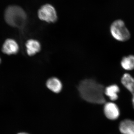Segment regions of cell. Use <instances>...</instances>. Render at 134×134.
Returning a JSON list of instances; mask_svg holds the SVG:
<instances>
[{
	"mask_svg": "<svg viewBox=\"0 0 134 134\" xmlns=\"http://www.w3.org/2000/svg\"><path fill=\"white\" fill-rule=\"evenodd\" d=\"M77 90L81 98L87 102L97 104L105 102L104 87L94 79L82 80L77 85Z\"/></svg>",
	"mask_w": 134,
	"mask_h": 134,
	"instance_id": "6da1fadb",
	"label": "cell"
},
{
	"mask_svg": "<svg viewBox=\"0 0 134 134\" xmlns=\"http://www.w3.org/2000/svg\"><path fill=\"white\" fill-rule=\"evenodd\" d=\"M4 18L8 24L20 29L24 28L27 22L26 12L21 7L16 5L9 6L7 8Z\"/></svg>",
	"mask_w": 134,
	"mask_h": 134,
	"instance_id": "7a4b0ae2",
	"label": "cell"
},
{
	"mask_svg": "<svg viewBox=\"0 0 134 134\" xmlns=\"http://www.w3.org/2000/svg\"><path fill=\"white\" fill-rule=\"evenodd\" d=\"M110 31L113 37L117 41L124 42L130 38V32L121 19L113 22L110 26Z\"/></svg>",
	"mask_w": 134,
	"mask_h": 134,
	"instance_id": "3957f363",
	"label": "cell"
},
{
	"mask_svg": "<svg viewBox=\"0 0 134 134\" xmlns=\"http://www.w3.org/2000/svg\"><path fill=\"white\" fill-rule=\"evenodd\" d=\"M38 16L41 21L48 23H53L58 19L55 9L52 5L49 4H46L41 6L38 10Z\"/></svg>",
	"mask_w": 134,
	"mask_h": 134,
	"instance_id": "277c9868",
	"label": "cell"
},
{
	"mask_svg": "<svg viewBox=\"0 0 134 134\" xmlns=\"http://www.w3.org/2000/svg\"><path fill=\"white\" fill-rule=\"evenodd\" d=\"M104 113L107 118L110 120H117L120 116V110L117 105L112 102L105 104Z\"/></svg>",
	"mask_w": 134,
	"mask_h": 134,
	"instance_id": "5b68a950",
	"label": "cell"
},
{
	"mask_svg": "<svg viewBox=\"0 0 134 134\" xmlns=\"http://www.w3.org/2000/svg\"><path fill=\"white\" fill-rule=\"evenodd\" d=\"M19 50V46L16 41L12 39H8L5 40L2 47L3 52L10 55L16 54Z\"/></svg>",
	"mask_w": 134,
	"mask_h": 134,
	"instance_id": "8992f818",
	"label": "cell"
},
{
	"mask_svg": "<svg viewBox=\"0 0 134 134\" xmlns=\"http://www.w3.org/2000/svg\"><path fill=\"white\" fill-rule=\"evenodd\" d=\"M26 52L29 56H33L41 51V43L35 39H30L25 44Z\"/></svg>",
	"mask_w": 134,
	"mask_h": 134,
	"instance_id": "52a82bcc",
	"label": "cell"
},
{
	"mask_svg": "<svg viewBox=\"0 0 134 134\" xmlns=\"http://www.w3.org/2000/svg\"><path fill=\"white\" fill-rule=\"evenodd\" d=\"M46 86L48 90L55 93H60L63 89V84L60 80L56 77L48 79L46 82Z\"/></svg>",
	"mask_w": 134,
	"mask_h": 134,
	"instance_id": "ba28073f",
	"label": "cell"
},
{
	"mask_svg": "<svg viewBox=\"0 0 134 134\" xmlns=\"http://www.w3.org/2000/svg\"><path fill=\"white\" fill-rule=\"evenodd\" d=\"M119 128L122 134H134V121L130 119L123 120L120 123Z\"/></svg>",
	"mask_w": 134,
	"mask_h": 134,
	"instance_id": "9c48e42d",
	"label": "cell"
},
{
	"mask_svg": "<svg viewBox=\"0 0 134 134\" xmlns=\"http://www.w3.org/2000/svg\"><path fill=\"white\" fill-rule=\"evenodd\" d=\"M121 82L122 85L134 96V78L128 73L124 74L122 77Z\"/></svg>",
	"mask_w": 134,
	"mask_h": 134,
	"instance_id": "30bf717a",
	"label": "cell"
},
{
	"mask_svg": "<svg viewBox=\"0 0 134 134\" xmlns=\"http://www.w3.org/2000/svg\"><path fill=\"white\" fill-rule=\"evenodd\" d=\"M120 89L118 85L113 84L105 88L104 94L108 96L110 100L115 101L118 99V93H119Z\"/></svg>",
	"mask_w": 134,
	"mask_h": 134,
	"instance_id": "8fae6325",
	"label": "cell"
},
{
	"mask_svg": "<svg viewBox=\"0 0 134 134\" xmlns=\"http://www.w3.org/2000/svg\"><path fill=\"white\" fill-rule=\"evenodd\" d=\"M121 65L126 70L134 69V55H130L123 57L121 62Z\"/></svg>",
	"mask_w": 134,
	"mask_h": 134,
	"instance_id": "7c38bea8",
	"label": "cell"
},
{
	"mask_svg": "<svg viewBox=\"0 0 134 134\" xmlns=\"http://www.w3.org/2000/svg\"><path fill=\"white\" fill-rule=\"evenodd\" d=\"M132 104H133V107L134 108V96H133V97L132 99Z\"/></svg>",
	"mask_w": 134,
	"mask_h": 134,
	"instance_id": "4fadbf2b",
	"label": "cell"
},
{
	"mask_svg": "<svg viewBox=\"0 0 134 134\" xmlns=\"http://www.w3.org/2000/svg\"><path fill=\"white\" fill-rule=\"evenodd\" d=\"M18 134H29L26 133H19Z\"/></svg>",
	"mask_w": 134,
	"mask_h": 134,
	"instance_id": "5bb4252c",
	"label": "cell"
},
{
	"mask_svg": "<svg viewBox=\"0 0 134 134\" xmlns=\"http://www.w3.org/2000/svg\"><path fill=\"white\" fill-rule=\"evenodd\" d=\"M1 58H0V63H1Z\"/></svg>",
	"mask_w": 134,
	"mask_h": 134,
	"instance_id": "9a60e30c",
	"label": "cell"
}]
</instances>
